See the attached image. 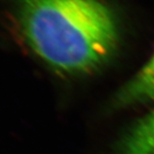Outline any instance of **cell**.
I'll use <instances>...</instances> for the list:
<instances>
[{
	"label": "cell",
	"mask_w": 154,
	"mask_h": 154,
	"mask_svg": "<svg viewBox=\"0 0 154 154\" xmlns=\"http://www.w3.org/2000/svg\"><path fill=\"white\" fill-rule=\"evenodd\" d=\"M17 19L29 48L60 73L97 71L118 47L116 19L100 0H20Z\"/></svg>",
	"instance_id": "6da1fadb"
},
{
	"label": "cell",
	"mask_w": 154,
	"mask_h": 154,
	"mask_svg": "<svg viewBox=\"0 0 154 154\" xmlns=\"http://www.w3.org/2000/svg\"><path fill=\"white\" fill-rule=\"evenodd\" d=\"M154 102V54L150 60L116 94L115 108Z\"/></svg>",
	"instance_id": "7a4b0ae2"
}]
</instances>
